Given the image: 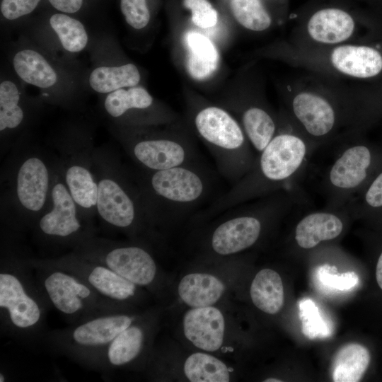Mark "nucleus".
Here are the masks:
<instances>
[{"label": "nucleus", "mask_w": 382, "mask_h": 382, "mask_svg": "<svg viewBox=\"0 0 382 382\" xmlns=\"http://www.w3.org/2000/svg\"><path fill=\"white\" fill-rule=\"evenodd\" d=\"M183 327L185 337L199 349L215 352L223 345L225 318L213 306L191 308L184 315Z\"/></svg>", "instance_id": "nucleus-20"}, {"label": "nucleus", "mask_w": 382, "mask_h": 382, "mask_svg": "<svg viewBox=\"0 0 382 382\" xmlns=\"http://www.w3.org/2000/svg\"><path fill=\"white\" fill-rule=\"evenodd\" d=\"M101 0H45L50 7L58 12L76 16L96 6Z\"/></svg>", "instance_id": "nucleus-38"}, {"label": "nucleus", "mask_w": 382, "mask_h": 382, "mask_svg": "<svg viewBox=\"0 0 382 382\" xmlns=\"http://www.w3.org/2000/svg\"><path fill=\"white\" fill-rule=\"evenodd\" d=\"M231 9L236 20L248 30L262 31L271 25V18L260 0H231Z\"/></svg>", "instance_id": "nucleus-33"}, {"label": "nucleus", "mask_w": 382, "mask_h": 382, "mask_svg": "<svg viewBox=\"0 0 382 382\" xmlns=\"http://www.w3.org/2000/svg\"><path fill=\"white\" fill-rule=\"evenodd\" d=\"M370 362L369 350L358 343H348L335 353L331 365L335 382H357L364 375Z\"/></svg>", "instance_id": "nucleus-29"}, {"label": "nucleus", "mask_w": 382, "mask_h": 382, "mask_svg": "<svg viewBox=\"0 0 382 382\" xmlns=\"http://www.w3.org/2000/svg\"><path fill=\"white\" fill-rule=\"evenodd\" d=\"M374 164V151L368 145L351 141L343 144L321 178L325 207L336 208L347 204L369 183Z\"/></svg>", "instance_id": "nucleus-12"}, {"label": "nucleus", "mask_w": 382, "mask_h": 382, "mask_svg": "<svg viewBox=\"0 0 382 382\" xmlns=\"http://www.w3.org/2000/svg\"><path fill=\"white\" fill-rule=\"evenodd\" d=\"M29 262L51 308L69 325L100 315L132 310L101 297L79 277L53 264L47 257L30 255Z\"/></svg>", "instance_id": "nucleus-7"}, {"label": "nucleus", "mask_w": 382, "mask_h": 382, "mask_svg": "<svg viewBox=\"0 0 382 382\" xmlns=\"http://www.w3.org/2000/svg\"><path fill=\"white\" fill-rule=\"evenodd\" d=\"M240 110L241 125L253 150L259 154L277 134V121L258 104H249Z\"/></svg>", "instance_id": "nucleus-27"}, {"label": "nucleus", "mask_w": 382, "mask_h": 382, "mask_svg": "<svg viewBox=\"0 0 382 382\" xmlns=\"http://www.w3.org/2000/svg\"><path fill=\"white\" fill-rule=\"evenodd\" d=\"M120 8L126 23L136 30L144 28L150 21L147 0H120Z\"/></svg>", "instance_id": "nucleus-35"}, {"label": "nucleus", "mask_w": 382, "mask_h": 382, "mask_svg": "<svg viewBox=\"0 0 382 382\" xmlns=\"http://www.w3.org/2000/svg\"><path fill=\"white\" fill-rule=\"evenodd\" d=\"M354 28V21L347 12L327 8L311 16L307 23V33L317 42L335 45L350 38Z\"/></svg>", "instance_id": "nucleus-22"}, {"label": "nucleus", "mask_w": 382, "mask_h": 382, "mask_svg": "<svg viewBox=\"0 0 382 382\" xmlns=\"http://www.w3.org/2000/svg\"><path fill=\"white\" fill-rule=\"evenodd\" d=\"M47 258L53 264L79 277L98 295L108 301L133 308L144 296L141 287L107 266L71 251Z\"/></svg>", "instance_id": "nucleus-15"}, {"label": "nucleus", "mask_w": 382, "mask_h": 382, "mask_svg": "<svg viewBox=\"0 0 382 382\" xmlns=\"http://www.w3.org/2000/svg\"><path fill=\"white\" fill-rule=\"evenodd\" d=\"M21 236L1 228V334L33 350L44 349L47 312L52 308L29 262Z\"/></svg>", "instance_id": "nucleus-1"}, {"label": "nucleus", "mask_w": 382, "mask_h": 382, "mask_svg": "<svg viewBox=\"0 0 382 382\" xmlns=\"http://www.w3.org/2000/svg\"><path fill=\"white\" fill-rule=\"evenodd\" d=\"M45 0H1V18L13 22L23 19L35 12Z\"/></svg>", "instance_id": "nucleus-36"}, {"label": "nucleus", "mask_w": 382, "mask_h": 382, "mask_svg": "<svg viewBox=\"0 0 382 382\" xmlns=\"http://www.w3.org/2000/svg\"><path fill=\"white\" fill-rule=\"evenodd\" d=\"M141 318L132 310L120 311L92 317L62 329L47 330L43 347L83 367L96 370L111 342Z\"/></svg>", "instance_id": "nucleus-8"}, {"label": "nucleus", "mask_w": 382, "mask_h": 382, "mask_svg": "<svg viewBox=\"0 0 382 382\" xmlns=\"http://www.w3.org/2000/svg\"><path fill=\"white\" fill-rule=\"evenodd\" d=\"M183 371L191 382H228L231 378L226 364L205 352H195L188 356Z\"/></svg>", "instance_id": "nucleus-32"}, {"label": "nucleus", "mask_w": 382, "mask_h": 382, "mask_svg": "<svg viewBox=\"0 0 382 382\" xmlns=\"http://www.w3.org/2000/svg\"><path fill=\"white\" fill-rule=\"evenodd\" d=\"M253 304L268 314H276L282 308L284 294L279 274L272 269H262L255 276L250 289Z\"/></svg>", "instance_id": "nucleus-28"}, {"label": "nucleus", "mask_w": 382, "mask_h": 382, "mask_svg": "<svg viewBox=\"0 0 382 382\" xmlns=\"http://www.w3.org/2000/svg\"><path fill=\"white\" fill-rule=\"evenodd\" d=\"M348 204L352 216L382 209V171L369 181Z\"/></svg>", "instance_id": "nucleus-34"}, {"label": "nucleus", "mask_w": 382, "mask_h": 382, "mask_svg": "<svg viewBox=\"0 0 382 382\" xmlns=\"http://www.w3.org/2000/svg\"><path fill=\"white\" fill-rule=\"evenodd\" d=\"M265 382H281V380H278L277 378H267L265 380Z\"/></svg>", "instance_id": "nucleus-41"}, {"label": "nucleus", "mask_w": 382, "mask_h": 382, "mask_svg": "<svg viewBox=\"0 0 382 382\" xmlns=\"http://www.w3.org/2000/svg\"><path fill=\"white\" fill-rule=\"evenodd\" d=\"M321 280L325 284L344 290L354 286L358 278L354 272H347L340 276L325 273L323 277H321Z\"/></svg>", "instance_id": "nucleus-39"}, {"label": "nucleus", "mask_w": 382, "mask_h": 382, "mask_svg": "<svg viewBox=\"0 0 382 382\" xmlns=\"http://www.w3.org/2000/svg\"><path fill=\"white\" fill-rule=\"evenodd\" d=\"M118 139L139 168L159 170L193 163L196 151L186 138L165 132L122 126Z\"/></svg>", "instance_id": "nucleus-14"}, {"label": "nucleus", "mask_w": 382, "mask_h": 382, "mask_svg": "<svg viewBox=\"0 0 382 382\" xmlns=\"http://www.w3.org/2000/svg\"><path fill=\"white\" fill-rule=\"evenodd\" d=\"M290 108L296 127L316 149L332 140L340 114L328 99L311 91H301L292 97Z\"/></svg>", "instance_id": "nucleus-16"}, {"label": "nucleus", "mask_w": 382, "mask_h": 382, "mask_svg": "<svg viewBox=\"0 0 382 382\" xmlns=\"http://www.w3.org/2000/svg\"><path fill=\"white\" fill-rule=\"evenodd\" d=\"M252 201L214 230L210 246L216 254L230 255L252 247L268 224L298 209L305 202L299 187L281 190Z\"/></svg>", "instance_id": "nucleus-6"}, {"label": "nucleus", "mask_w": 382, "mask_h": 382, "mask_svg": "<svg viewBox=\"0 0 382 382\" xmlns=\"http://www.w3.org/2000/svg\"><path fill=\"white\" fill-rule=\"evenodd\" d=\"M1 175V228L22 236L52 205L55 152L19 139Z\"/></svg>", "instance_id": "nucleus-2"}, {"label": "nucleus", "mask_w": 382, "mask_h": 382, "mask_svg": "<svg viewBox=\"0 0 382 382\" xmlns=\"http://www.w3.org/2000/svg\"><path fill=\"white\" fill-rule=\"evenodd\" d=\"M29 112L15 82L4 80L0 83L1 151L8 149L9 137L21 131L28 124Z\"/></svg>", "instance_id": "nucleus-24"}, {"label": "nucleus", "mask_w": 382, "mask_h": 382, "mask_svg": "<svg viewBox=\"0 0 382 382\" xmlns=\"http://www.w3.org/2000/svg\"><path fill=\"white\" fill-rule=\"evenodd\" d=\"M53 147L64 182L80 216L95 226L98 185L93 135L86 129L69 128L54 141Z\"/></svg>", "instance_id": "nucleus-10"}, {"label": "nucleus", "mask_w": 382, "mask_h": 382, "mask_svg": "<svg viewBox=\"0 0 382 382\" xmlns=\"http://www.w3.org/2000/svg\"><path fill=\"white\" fill-rule=\"evenodd\" d=\"M195 129L220 173L236 183L253 167L256 156L244 130L226 110L207 105L194 115Z\"/></svg>", "instance_id": "nucleus-9"}, {"label": "nucleus", "mask_w": 382, "mask_h": 382, "mask_svg": "<svg viewBox=\"0 0 382 382\" xmlns=\"http://www.w3.org/2000/svg\"><path fill=\"white\" fill-rule=\"evenodd\" d=\"M71 252L103 264L139 287H152L158 267L151 253L137 243L122 242L94 235Z\"/></svg>", "instance_id": "nucleus-13"}, {"label": "nucleus", "mask_w": 382, "mask_h": 382, "mask_svg": "<svg viewBox=\"0 0 382 382\" xmlns=\"http://www.w3.org/2000/svg\"><path fill=\"white\" fill-rule=\"evenodd\" d=\"M184 6L192 13V21L202 28H212L218 21V13L208 0H183Z\"/></svg>", "instance_id": "nucleus-37"}, {"label": "nucleus", "mask_w": 382, "mask_h": 382, "mask_svg": "<svg viewBox=\"0 0 382 382\" xmlns=\"http://www.w3.org/2000/svg\"><path fill=\"white\" fill-rule=\"evenodd\" d=\"M376 276L377 283L382 289V253H381L377 262Z\"/></svg>", "instance_id": "nucleus-40"}, {"label": "nucleus", "mask_w": 382, "mask_h": 382, "mask_svg": "<svg viewBox=\"0 0 382 382\" xmlns=\"http://www.w3.org/2000/svg\"><path fill=\"white\" fill-rule=\"evenodd\" d=\"M188 50L187 69L192 78L204 80L218 68L219 54L214 43L205 35L194 31L185 37Z\"/></svg>", "instance_id": "nucleus-26"}, {"label": "nucleus", "mask_w": 382, "mask_h": 382, "mask_svg": "<svg viewBox=\"0 0 382 382\" xmlns=\"http://www.w3.org/2000/svg\"><path fill=\"white\" fill-rule=\"evenodd\" d=\"M154 98L143 87L132 86L117 89L106 94L103 108L110 118L120 122L122 126L163 122L166 115L153 111Z\"/></svg>", "instance_id": "nucleus-17"}, {"label": "nucleus", "mask_w": 382, "mask_h": 382, "mask_svg": "<svg viewBox=\"0 0 382 382\" xmlns=\"http://www.w3.org/2000/svg\"><path fill=\"white\" fill-rule=\"evenodd\" d=\"M224 291L225 285L220 279L201 272L185 275L178 286L180 299L191 308L214 305L221 298Z\"/></svg>", "instance_id": "nucleus-25"}, {"label": "nucleus", "mask_w": 382, "mask_h": 382, "mask_svg": "<svg viewBox=\"0 0 382 382\" xmlns=\"http://www.w3.org/2000/svg\"><path fill=\"white\" fill-rule=\"evenodd\" d=\"M141 75L132 63L120 66H99L88 76L90 87L96 93L108 94L122 88L136 86Z\"/></svg>", "instance_id": "nucleus-31"}, {"label": "nucleus", "mask_w": 382, "mask_h": 382, "mask_svg": "<svg viewBox=\"0 0 382 382\" xmlns=\"http://www.w3.org/2000/svg\"><path fill=\"white\" fill-rule=\"evenodd\" d=\"M12 66L23 81L42 89L52 88L60 81L55 66L44 54L33 48L25 47L16 52Z\"/></svg>", "instance_id": "nucleus-23"}, {"label": "nucleus", "mask_w": 382, "mask_h": 382, "mask_svg": "<svg viewBox=\"0 0 382 382\" xmlns=\"http://www.w3.org/2000/svg\"><path fill=\"white\" fill-rule=\"evenodd\" d=\"M330 62L340 73L354 78H371L382 70L381 53L365 45L337 46L331 51Z\"/></svg>", "instance_id": "nucleus-21"}, {"label": "nucleus", "mask_w": 382, "mask_h": 382, "mask_svg": "<svg viewBox=\"0 0 382 382\" xmlns=\"http://www.w3.org/2000/svg\"><path fill=\"white\" fill-rule=\"evenodd\" d=\"M149 323L141 318L121 332L103 352L96 371H110L135 364L146 352L151 334Z\"/></svg>", "instance_id": "nucleus-19"}, {"label": "nucleus", "mask_w": 382, "mask_h": 382, "mask_svg": "<svg viewBox=\"0 0 382 382\" xmlns=\"http://www.w3.org/2000/svg\"><path fill=\"white\" fill-rule=\"evenodd\" d=\"M44 20L66 52L78 53L87 46V30L83 23L76 16L52 9L47 11Z\"/></svg>", "instance_id": "nucleus-30"}, {"label": "nucleus", "mask_w": 382, "mask_h": 382, "mask_svg": "<svg viewBox=\"0 0 382 382\" xmlns=\"http://www.w3.org/2000/svg\"><path fill=\"white\" fill-rule=\"evenodd\" d=\"M316 147L300 132H278L256 156L252 169L208 207L206 214L225 211L281 190L297 187Z\"/></svg>", "instance_id": "nucleus-3"}, {"label": "nucleus", "mask_w": 382, "mask_h": 382, "mask_svg": "<svg viewBox=\"0 0 382 382\" xmlns=\"http://www.w3.org/2000/svg\"><path fill=\"white\" fill-rule=\"evenodd\" d=\"M131 173L152 226L195 207L210 187L207 174L194 163Z\"/></svg>", "instance_id": "nucleus-5"}, {"label": "nucleus", "mask_w": 382, "mask_h": 382, "mask_svg": "<svg viewBox=\"0 0 382 382\" xmlns=\"http://www.w3.org/2000/svg\"><path fill=\"white\" fill-rule=\"evenodd\" d=\"M94 172L98 185L96 216L107 228L139 240L152 228L131 171L110 146L96 147Z\"/></svg>", "instance_id": "nucleus-4"}, {"label": "nucleus", "mask_w": 382, "mask_h": 382, "mask_svg": "<svg viewBox=\"0 0 382 382\" xmlns=\"http://www.w3.org/2000/svg\"><path fill=\"white\" fill-rule=\"evenodd\" d=\"M352 216L349 204L336 208L325 207L305 214L294 231L296 244L303 250L338 238L345 231L347 220Z\"/></svg>", "instance_id": "nucleus-18"}, {"label": "nucleus", "mask_w": 382, "mask_h": 382, "mask_svg": "<svg viewBox=\"0 0 382 382\" xmlns=\"http://www.w3.org/2000/svg\"><path fill=\"white\" fill-rule=\"evenodd\" d=\"M30 232L34 243L42 250L51 253L65 250L70 252L80 243L96 235L95 226L80 216L58 164L52 188V205L37 219Z\"/></svg>", "instance_id": "nucleus-11"}]
</instances>
